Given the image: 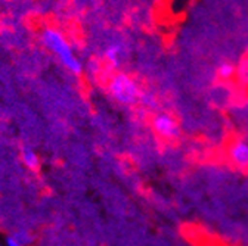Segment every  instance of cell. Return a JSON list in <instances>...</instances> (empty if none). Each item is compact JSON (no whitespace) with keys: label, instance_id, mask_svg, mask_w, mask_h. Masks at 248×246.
<instances>
[{"label":"cell","instance_id":"8992f818","mask_svg":"<svg viewBox=\"0 0 248 246\" xmlns=\"http://www.w3.org/2000/svg\"><path fill=\"white\" fill-rule=\"evenodd\" d=\"M105 60L107 64L114 68L115 71H118V68L121 67L123 62V50L118 44H111L105 49Z\"/></svg>","mask_w":248,"mask_h":246},{"label":"cell","instance_id":"3957f363","mask_svg":"<svg viewBox=\"0 0 248 246\" xmlns=\"http://www.w3.org/2000/svg\"><path fill=\"white\" fill-rule=\"evenodd\" d=\"M152 130L160 139L173 142L182 134L179 121L169 112H157L152 118Z\"/></svg>","mask_w":248,"mask_h":246},{"label":"cell","instance_id":"ba28073f","mask_svg":"<svg viewBox=\"0 0 248 246\" xmlns=\"http://www.w3.org/2000/svg\"><path fill=\"white\" fill-rule=\"evenodd\" d=\"M11 234H12L15 239H18L21 243H24L25 246H31V245L34 243V240H36L34 233H33V232H30V230H27V229H18V230L12 232Z\"/></svg>","mask_w":248,"mask_h":246},{"label":"cell","instance_id":"5b68a950","mask_svg":"<svg viewBox=\"0 0 248 246\" xmlns=\"http://www.w3.org/2000/svg\"><path fill=\"white\" fill-rule=\"evenodd\" d=\"M19 158L24 167L31 171V173H37L42 167V159L39 157V153L30 146H22L19 150Z\"/></svg>","mask_w":248,"mask_h":246},{"label":"cell","instance_id":"7a4b0ae2","mask_svg":"<svg viewBox=\"0 0 248 246\" xmlns=\"http://www.w3.org/2000/svg\"><path fill=\"white\" fill-rule=\"evenodd\" d=\"M105 88L108 96L121 106H133L136 103H140V98L143 93L139 81L130 74L123 71L114 72L108 78Z\"/></svg>","mask_w":248,"mask_h":246},{"label":"cell","instance_id":"30bf717a","mask_svg":"<svg viewBox=\"0 0 248 246\" xmlns=\"http://www.w3.org/2000/svg\"><path fill=\"white\" fill-rule=\"evenodd\" d=\"M140 103L145 106V108H155L157 106V98H155L154 93H149V91H143L142 93V98H140Z\"/></svg>","mask_w":248,"mask_h":246},{"label":"cell","instance_id":"7c38bea8","mask_svg":"<svg viewBox=\"0 0 248 246\" xmlns=\"http://www.w3.org/2000/svg\"><path fill=\"white\" fill-rule=\"evenodd\" d=\"M0 246H5V245H2V243H0Z\"/></svg>","mask_w":248,"mask_h":246},{"label":"cell","instance_id":"9c48e42d","mask_svg":"<svg viewBox=\"0 0 248 246\" xmlns=\"http://www.w3.org/2000/svg\"><path fill=\"white\" fill-rule=\"evenodd\" d=\"M236 78L242 86L248 87V56L244 58L236 67Z\"/></svg>","mask_w":248,"mask_h":246},{"label":"cell","instance_id":"52a82bcc","mask_svg":"<svg viewBox=\"0 0 248 246\" xmlns=\"http://www.w3.org/2000/svg\"><path fill=\"white\" fill-rule=\"evenodd\" d=\"M217 75H219L220 80L223 81H228V80H232L233 77H236V67L228 60L222 62L219 67H217Z\"/></svg>","mask_w":248,"mask_h":246},{"label":"cell","instance_id":"277c9868","mask_svg":"<svg viewBox=\"0 0 248 246\" xmlns=\"http://www.w3.org/2000/svg\"><path fill=\"white\" fill-rule=\"evenodd\" d=\"M228 159L239 170H248V143L244 140H233L228 147Z\"/></svg>","mask_w":248,"mask_h":246},{"label":"cell","instance_id":"6da1fadb","mask_svg":"<svg viewBox=\"0 0 248 246\" xmlns=\"http://www.w3.org/2000/svg\"><path fill=\"white\" fill-rule=\"evenodd\" d=\"M42 46L50 52L68 72L73 75H81L84 71V65L76 53L74 46L68 40V37L56 27H46L40 33Z\"/></svg>","mask_w":248,"mask_h":246},{"label":"cell","instance_id":"8fae6325","mask_svg":"<svg viewBox=\"0 0 248 246\" xmlns=\"http://www.w3.org/2000/svg\"><path fill=\"white\" fill-rule=\"evenodd\" d=\"M5 246H25L24 243H21L18 239H15L12 234H9L6 239H5Z\"/></svg>","mask_w":248,"mask_h":246}]
</instances>
